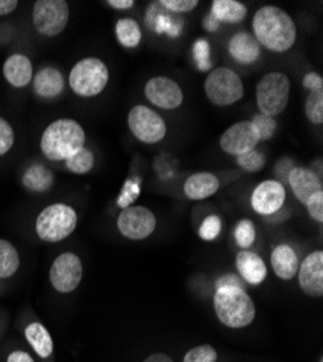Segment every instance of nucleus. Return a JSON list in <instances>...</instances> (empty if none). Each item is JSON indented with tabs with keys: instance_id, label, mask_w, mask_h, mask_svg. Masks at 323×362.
<instances>
[{
	"instance_id": "24",
	"label": "nucleus",
	"mask_w": 323,
	"mask_h": 362,
	"mask_svg": "<svg viewBox=\"0 0 323 362\" xmlns=\"http://www.w3.org/2000/svg\"><path fill=\"white\" fill-rule=\"evenodd\" d=\"M145 21H146V25H148L151 29H154L157 34H167L171 38H179L183 31V23L177 18L174 19L172 13L167 11L164 13L158 12L157 4L150 6Z\"/></svg>"
},
{
	"instance_id": "26",
	"label": "nucleus",
	"mask_w": 323,
	"mask_h": 362,
	"mask_svg": "<svg viewBox=\"0 0 323 362\" xmlns=\"http://www.w3.org/2000/svg\"><path fill=\"white\" fill-rule=\"evenodd\" d=\"M211 13L219 22L240 23L247 18L248 9L238 0H213Z\"/></svg>"
},
{
	"instance_id": "48",
	"label": "nucleus",
	"mask_w": 323,
	"mask_h": 362,
	"mask_svg": "<svg viewBox=\"0 0 323 362\" xmlns=\"http://www.w3.org/2000/svg\"><path fill=\"white\" fill-rule=\"evenodd\" d=\"M143 362H174V361L168 355L158 352V354H153L151 356L146 358Z\"/></svg>"
},
{
	"instance_id": "7",
	"label": "nucleus",
	"mask_w": 323,
	"mask_h": 362,
	"mask_svg": "<svg viewBox=\"0 0 323 362\" xmlns=\"http://www.w3.org/2000/svg\"><path fill=\"white\" fill-rule=\"evenodd\" d=\"M204 92L216 106H230L244 98L245 88L241 77L228 67H218L206 77Z\"/></svg>"
},
{
	"instance_id": "8",
	"label": "nucleus",
	"mask_w": 323,
	"mask_h": 362,
	"mask_svg": "<svg viewBox=\"0 0 323 362\" xmlns=\"http://www.w3.org/2000/svg\"><path fill=\"white\" fill-rule=\"evenodd\" d=\"M70 21V6L66 0H38L33 9V23L42 37H57L64 33Z\"/></svg>"
},
{
	"instance_id": "3",
	"label": "nucleus",
	"mask_w": 323,
	"mask_h": 362,
	"mask_svg": "<svg viewBox=\"0 0 323 362\" xmlns=\"http://www.w3.org/2000/svg\"><path fill=\"white\" fill-rule=\"evenodd\" d=\"M213 306L219 322L232 329L249 326L257 315L252 298L242 287L225 286L216 288Z\"/></svg>"
},
{
	"instance_id": "34",
	"label": "nucleus",
	"mask_w": 323,
	"mask_h": 362,
	"mask_svg": "<svg viewBox=\"0 0 323 362\" xmlns=\"http://www.w3.org/2000/svg\"><path fill=\"white\" fill-rule=\"evenodd\" d=\"M251 122L254 124L257 132H258V136H259V141H269L274 136L276 131H277V120L271 116H267V115H262V113H258L252 117Z\"/></svg>"
},
{
	"instance_id": "36",
	"label": "nucleus",
	"mask_w": 323,
	"mask_h": 362,
	"mask_svg": "<svg viewBox=\"0 0 323 362\" xmlns=\"http://www.w3.org/2000/svg\"><path fill=\"white\" fill-rule=\"evenodd\" d=\"M218 352L211 345H200L186 352L183 362H216Z\"/></svg>"
},
{
	"instance_id": "43",
	"label": "nucleus",
	"mask_w": 323,
	"mask_h": 362,
	"mask_svg": "<svg viewBox=\"0 0 323 362\" xmlns=\"http://www.w3.org/2000/svg\"><path fill=\"white\" fill-rule=\"evenodd\" d=\"M295 168V163H293L291 160H288V158H284V160H281L280 163H277V165H276V174L280 177V178H287L288 177V174H290V171Z\"/></svg>"
},
{
	"instance_id": "33",
	"label": "nucleus",
	"mask_w": 323,
	"mask_h": 362,
	"mask_svg": "<svg viewBox=\"0 0 323 362\" xmlns=\"http://www.w3.org/2000/svg\"><path fill=\"white\" fill-rule=\"evenodd\" d=\"M141 185L142 181L139 177H134V178H128L125 181V185L122 187L121 194L117 196L116 203L121 209H127L129 207L141 194Z\"/></svg>"
},
{
	"instance_id": "44",
	"label": "nucleus",
	"mask_w": 323,
	"mask_h": 362,
	"mask_svg": "<svg viewBox=\"0 0 323 362\" xmlns=\"http://www.w3.org/2000/svg\"><path fill=\"white\" fill-rule=\"evenodd\" d=\"M19 2L16 0H0V16L11 15L16 11Z\"/></svg>"
},
{
	"instance_id": "21",
	"label": "nucleus",
	"mask_w": 323,
	"mask_h": 362,
	"mask_svg": "<svg viewBox=\"0 0 323 362\" xmlns=\"http://www.w3.org/2000/svg\"><path fill=\"white\" fill-rule=\"evenodd\" d=\"M237 268L241 277L252 286L261 284L267 277V265L264 259L248 250H242L237 255Z\"/></svg>"
},
{
	"instance_id": "49",
	"label": "nucleus",
	"mask_w": 323,
	"mask_h": 362,
	"mask_svg": "<svg viewBox=\"0 0 323 362\" xmlns=\"http://www.w3.org/2000/svg\"><path fill=\"white\" fill-rule=\"evenodd\" d=\"M320 362H323V361H322V359H320Z\"/></svg>"
},
{
	"instance_id": "11",
	"label": "nucleus",
	"mask_w": 323,
	"mask_h": 362,
	"mask_svg": "<svg viewBox=\"0 0 323 362\" xmlns=\"http://www.w3.org/2000/svg\"><path fill=\"white\" fill-rule=\"evenodd\" d=\"M119 232L132 240H142L151 236L157 228L155 215L143 206H129L122 209L116 221Z\"/></svg>"
},
{
	"instance_id": "23",
	"label": "nucleus",
	"mask_w": 323,
	"mask_h": 362,
	"mask_svg": "<svg viewBox=\"0 0 323 362\" xmlns=\"http://www.w3.org/2000/svg\"><path fill=\"white\" fill-rule=\"evenodd\" d=\"M25 339L42 361L52 358L54 342L48 329L41 322H33L25 327Z\"/></svg>"
},
{
	"instance_id": "30",
	"label": "nucleus",
	"mask_w": 323,
	"mask_h": 362,
	"mask_svg": "<svg viewBox=\"0 0 323 362\" xmlns=\"http://www.w3.org/2000/svg\"><path fill=\"white\" fill-rule=\"evenodd\" d=\"M211 44L206 38H199L193 44V59L196 63V67L200 71H211L213 63L211 57Z\"/></svg>"
},
{
	"instance_id": "29",
	"label": "nucleus",
	"mask_w": 323,
	"mask_h": 362,
	"mask_svg": "<svg viewBox=\"0 0 323 362\" xmlns=\"http://www.w3.org/2000/svg\"><path fill=\"white\" fill-rule=\"evenodd\" d=\"M66 167L74 174L90 173L95 167V154L89 148L83 146L71 158L66 160Z\"/></svg>"
},
{
	"instance_id": "13",
	"label": "nucleus",
	"mask_w": 323,
	"mask_h": 362,
	"mask_svg": "<svg viewBox=\"0 0 323 362\" xmlns=\"http://www.w3.org/2000/svg\"><path fill=\"white\" fill-rule=\"evenodd\" d=\"M219 144L226 154L238 157L255 149L259 136L251 120H241L222 134Z\"/></svg>"
},
{
	"instance_id": "40",
	"label": "nucleus",
	"mask_w": 323,
	"mask_h": 362,
	"mask_svg": "<svg viewBox=\"0 0 323 362\" xmlns=\"http://www.w3.org/2000/svg\"><path fill=\"white\" fill-rule=\"evenodd\" d=\"M305 204L307 207V212H309L310 218L315 219L316 222L322 223L323 222V192L313 194Z\"/></svg>"
},
{
	"instance_id": "1",
	"label": "nucleus",
	"mask_w": 323,
	"mask_h": 362,
	"mask_svg": "<svg viewBox=\"0 0 323 362\" xmlns=\"http://www.w3.org/2000/svg\"><path fill=\"white\" fill-rule=\"evenodd\" d=\"M254 38L273 52H286L296 42L298 29L288 13L277 6H262L252 18Z\"/></svg>"
},
{
	"instance_id": "20",
	"label": "nucleus",
	"mask_w": 323,
	"mask_h": 362,
	"mask_svg": "<svg viewBox=\"0 0 323 362\" xmlns=\"http://www.w3.org/2000/svg\"><path fill=\"white\" fill-rule=\"evenodd\" d=\"M219 178L212 173H196L184 181V194L190 200H204L218 193Z\"/></svg>"
},
{
	"instance_id": "27",
	"label": "nucleus",
	"mask_w": 323,
	"mask_h": 362,
	"mask_svg": "<svg viewBox=\"0 0 323 362\" xmlns=\"http://www.w3.org/2000/svg\"><path fill=\"white\" fill-rule=\"evenodd\" d=\"M114 35L116 40L125 48H136L142 40L139 23L131 18H122L116 22Z\"/></svg>"
},
{
	"instance_id": "39",
	"label": "nucleus",
	"mask_w": 323,
	"mask_h": 362,
	"mask_svg": "<svg viewBox=\"0 0 323 362\" xmlns=\"http://www.w3.org/2000/svg\"><path fill=\"white\" fill-rule=\"evenodd\" d=\"M15 144V132L6 119L0 117V157L8 154Z\"/></svg>"
},
{
	"instance_id": "35",
	"label": "nucleus",
	"mask_w": 323,
	"mask_h": 362,
	"mask_svg": "<svg viewBox=\"0 0 323 362\" xmlns=\"http://www.w3.org/2000/svg\"><path fill=\"white\" fill-rule=\"evenodd\" d=\"M237 163L242 170L248 173H257V171H261L264 165H266V156H264L258 149H252L249 153L238 156Z\"/></svg>"
},
{
	"instance_id": "14",
	"label": "nucleus",
	"mask_w": 323,
	"mask_h": 362,
	"mask_svg": "<svg viewBox=\"0 0 323 362\" xmlns=\"http://www.w3.org/2000/svg\"><path fill=\"white\" fill-rule=\"evenodd\" d=\"M286 189L277 180H266L259 183L251 194V206L261 216H271L283 209Z\"/></svg>"
},
{
	"instance_id": "15",
	"label": "nucleus",
	"mask_w": 323,
	"mask_h": 362,
	"mask_svg": "<svg viewBox=\"0 0 323 362\" xmlns=\"http://www.w3.org/2000/svg\"><path fill=\"white\" fill-rule=\"evenodd\" d=\"M299 286L310 297L323 296V252L309 254L299 265Z\"/></svg>"
},
{
	"instance_id": "5",
	"label": "nucleus",
	"mask_w": 323,
	"mask_h": 362,
	"mask_svg": "<svg viewBox=\"0 0 323 362\" xmlns=\"http://www.w3.org/2000/svg\"><path fill=\"white\" fill-rule=\"evenodd\" d=\"M69 81L77 96L90 99L100 95L106 88L109 83V69L99 58H83L71 69Z\"/></svg>"
},
{
	"instance_id": "46",
	"label": "nucleus",
	"mask_w": 323,
	"mask_h": 362,
	"mask_svg": "<svg viewBox=\"0 0 323 362\" xmlns=\"http://www.w3.org/2000/svg\"><path fill=\"white\" fill-rule=\"evenodd\" d=\"M106 5L117 11H128L135 5V2L134 0H107Z\"/></svg>"
},
{
	"instance_id": "12",
	"label": "nucleus",
	"mask_w": 323,
	"mask_h": 362,
	"mask_svg": "<svg viewBox=\"0 0 323 362\" xmlns=\"http://www.w3.org/2000/svg\"><path fill=\"white\" fill-rule=\"evenodd\" d=\"M145 98L154 106L164 110H174L183 105L184 95L183 90L174 80L157 76L150 78L145 84Z\"/></svg>"
},
{
	"instance_id": "37",
	"label": "nucleus",
	"mask_w": 323,
	"mask_h": 362,
	"mask_svg": "<svg viewBox=\"0 0 323 362\" xmlns=\"http://www.w3.org/2000/svg\"><path fill=\"white\" fill-rule=\"evenodd\" d=\"M222 230V219L218 215H209L204 219L199 228V236L203 240H215Z\"/></svg>"
},
{
	"instance_id": "28",
	"label": "nucleus",
	"mask_w": 323,
	"mask_h": 362,
	"mask_svg": "<svg viewBox=\"0 0 323 362\" xmlns=\"http://www.w3.org/2000/svg\"><path fill=\"white\" fill-rule=\"evenodd\" d=\"M20 267L18 250L6 239H0V280L11 279Z\"/></svg>"
},
{
	"instance_id": "2",
	"label": "nucleus",
	"mask_w": 323,
	"mask_h": 362,
	"mask_svg": "<svg viewBox=\"0 0 323 362\" xmlns=\"http://www.w3.org/2000/svg\"><path fill=\"white\" fill-rule=\"evenodd\" d=\"M86 132L74 119L63 117L49 124L41 136L42 154L51 161H66L84 146Z\"/></svg>"
},
{
	"instance_id": "38",
	"label": "nucleus",
	"mask_w": 323,
	"mask_h": 362,
	"mask_svg": "<svg viewBox=\"0 0 323 362\" xmlns=\"http://www.w3.org/2000/svg\"><path fill=\"white\" fill-rule=\"evenodd\" d=\"M157 4L167 12L175 15L192 12L199 5L197 0H160Z\"/></svg>"
},
{
	"instance_id": "16",
	"label": "nucleus",
	"mask_w": 323,
	"mask_h": 362,
	"mask_svg": "<svg viewBox=\"0 0 323 362\" xmlns=\"http://www.w3.org/2000/svg\"><path fill=\"white\" fill-rule=\"evenodd\" d=\"M287 181L293 194L302 203H306L313 194L323 192L322 178L315 171L305 167L293 168L287 177Z\"/></svg>"
},
{
	"instance_id": "41",
	"label": "nucleus",
	"mask_w": 323,
	"mask_h": 362,
	"mask_svg": "<svg viewBox=\"0 0 323 362\" xmlns=\"http://www.w3.org/2000/svg\"><path fill=\"white\" fill-rule=\"evenodd\" d=\"M303 86L309 90V92H315V90L323 88V78L317 73H309L303 78Z\"/></svg>"
},
{
	"instance_id": "10",
	"label": "nucleus",
	"mask_w": 323,
	"mask_h": 362,
	"mask_svg": "<svg viewBox=\"0 0 323 362\" xmlns=\"http://www.w3.org/2000/svg\"><path fill=\"white\" fill-rule=\"evenodd\" d=\"M83 280V262L74 252L58 255L49 268V281L55 291L73 293Z\"/></svg>"
},
{
	"instance_id": "31",
	"label": "nucleus",
	"mask_w": 323,
	"mask_h": 362,
	"mask_svg": "<svg viewBox=\"0 0 323 362\" xmlns=\"http://www.w3.org/2000/svg\"><path fill=\"white\" fill-rule=\"evenodd\" d=\"M305 112L307 119L315 125H320L323 122V88L309 92V98L306 99Z\"/></svg>"
},
{
	"instance_id": "4",
	"label": "nucleus",
	"mask_w": 323,
	"mask_h": 362,
	"mask_svg": "<svg viewBox=\"0 0 323 362\" xmlns=\"http://www.w3.org/2000/svg\"><path fill=\"white\" fill-rule=\"evenodd\" d=\"M78 216L76 210L66 203L47 206L37 216V236L48 244H57L67 239L77 228Z\"/></svg>"
},
{
	"instance_id": "45",
	"label": "nucleus",
	"mask_w": 323,
	"mask_h": 362,
	"mask_svg": "<svg viewBox=\"0 0 323 362\" xmlns=\"http://www.w3.org/2000/svg\"><path fill=\"white\" fill-rule=\"evenodd\" d=\"M225 286H235V287H242L241 281L238 277H235L232 274H228V276H223L221 277L218 281H216V288H221V287H225ZM244 288V287H242Z\"/></svg>"
},
{
	"instance_id": "19",
	"label": "nucleus",
	"mask_w": 323,
	"mask_h": 362,
	"mask_svg": "<svg viewBox=\"0 0 323 362\" xmlns=\"http://www.w3.org/2000/svg\"><path fill=\"white\" fill-rule=\"evenodd\" d=\"M64 86V77L61 71L55 67H44L33 78L34 93L42 99H54L60 96Z\"/></svg>"
},
{
	"instance_id": "9",
	"label": "nucleus",
	"mask_w": 323,
	"mask_h": 362,
	"mask_svg": "<svg viewBox=\"0 0 323 362\" xmlns=\"http://www.w3.org/2000/svg\"><path fill=\"white\" fill-rule=\"evenodd\" d=\"M128 127L132 135L143 144H157L167 135L165 120L151 107L138 105L128 113Z\"/></svg>"
},
{
	"instance_id": "18",
	"label": "nucleus",
	"mask_w": 323,
	"mask_h": 362,
	"mask_svg": "<svg viewBox=\"0 0 323 362\" xmlns=\"http://www.w3.org/2000/svg\"><path fill=\"white\" fill-rule=\"evenodd\" d=\"M4 76L15 88H23L34 78V67L31 59L23 54H12L4 64Z\"/></svg>"
},
{
	"instance_id": "25",
	"label": "nucleus",
	"mask_w": 323,
	"mask_h": 362,
	"mask_svg": "<svg viewBox=\"0 0 323 362\" xmlns=\"http://www.w3.org/2000/svg\"><path fill=\"white\" fill-rule=\"evenodd\" d=\"M22 185L25 189L34 193H45L54 185V174L42 164H33L22 175Z\"/></svg>"
},
{
	"instance_id": "17",
	"label": "nucleus",
	"mask_w": 323,
	"mask_h": 362,
	"mask_svg": "<svg viewBox=\"0 0 323 362\" xmlns=\"http://www.w3.org/2000/svg\"><path fill=\"white\" fill-rule=\"evenodd\" d=\"M229 55L240 64H254L261 57V45L254 38V35L248 33H237L232 35L228 44Z\"/></svg>"
},
{
	"instance_id": "22",
	"label": "nucleus",
	"mask_w": 323,
	"mask_h": 362,
	"mask_svg": "<svg viewBox=\"0 0 323 362\" xmlns=\"http://www.w3.org/2000/svg\"><path fill=\"white\" fill-rule=\"evenodd\" d=\"M299 258L290 245H278L271 254V267L274 273L281 280H293L298 276Z\"/></svg>"
},
{
	"instance_id": "32",
	"label": "nucleus",
	"mask_w": 323,
	"mask_h": 362,
	"mask_svg": "<svg viewBox=\"0 0 323 362\" xmlns=\"http://www.w3.org/2000/svg\"><path fill=\"white\" fill-rule=\"evenodd\" d=\"M255 236H257L255 225L249 219L240 221L238 225L235 226L233 238H235V243H237L240 248H244V250L249 248L255 243Z\"/></svg>"
},
{
	"instance_id": "6",
	"label": "nucleus",
	"mask_w": 323,
	"mask_h": 362,
	"mask_svg": "<svg viewBox=\"0 0 323 362\" xmlns=\"http://www.w3.org/2000/svg\"><path fill=\"white\" fill-rule=\"evenodd\" d=\"M290 90V78L284 73L274 71L264 76L255 90L259 113L271 117L281 115L288 105Z\"/></svg>"
},
{
	"instance_id": "47",
	"label": "nucleus",
	"mask_w": 323,
	"mask_h": 362,
	"mask_svg": "<svg viewBox=\"0 0 323 362\" xmlns=\"http://www.w3.org/2000/svg\"><path fill=\"white\" fill-rule=\"evenodd\" d=\"M219 25H221V22L212 13H209L206 18L203 19V28L206 29L208 33H216L219 29Z\"/></svg>"
},
{
	"instance_id": "42",
	"label": "nucleus",
	"mask_w": 323,
	"mask_h": 362,
	"mask_svg": "<svg viewBox=\"0 0 323 362\" xmlns=\"http://www.w3.org/2000/svg\"><path fill=\"white\" fill-rule=\"evenodd\" d=\"M6 362H35L34 356L26 352V351H20V349H16V351H12L8 358H6Z\"/></svg>"
}]
</instances>
